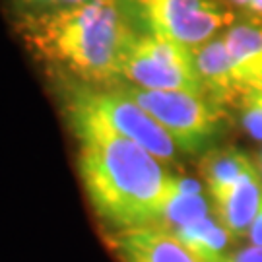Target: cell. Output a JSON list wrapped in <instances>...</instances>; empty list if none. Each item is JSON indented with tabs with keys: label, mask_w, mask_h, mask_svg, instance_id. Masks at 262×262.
<instances>
[{
	"label": "cell",
	"mask_w": 262,
	"mask_h": 262,
	"mask_svg": "<svg viewBox=\"0 0 262 262\" xmlns=\"http://www.w3.org/2000/svg\"><path fill=\"white\" fill-rule=\"evenodd\" d=\"M66 115L80 142V179L99 222L109 231L161 225L177 192V175L68 95Z\"/></svg>",
	"instance_id": "obj_1"
},
{
	"label": "cell",
	"mask_w": 262,
	"mask_h": 262,
	"mask_svg": "<svg viewBox=\"0 0 262 262\" xmlns=\"http://www.w3.org/2000/svg\"><path fill=\"white\" fill-rule=\"evenodd\" d=\"M173 231L192 253L206 262H224L229 254V241L233 239L215 217H202Z\"/></svg>",
	"instance_id": "obj_12"
},
{
	"label": "cell",
	"mask_w": 262,
	"mask_h": 262,
	"mask_svg": "<svg viewBox=\"0 0 262 262\" xmlns=\"http://www.w3.org/2000/svg\"><path fill=\"white\" fill-rule=\"evenodd\" d=\"M212 214L231 237L249 235L262 202V173L256 165L233 185L210 194Z\"/></svg>",
	"instance_id": "obj_8"
},
{
	"label": "cell",
	"mask_w": 262,
	"mask_h": 262,
	"mask_svg": "<svg viewBox=\"0 0 262 262\" xmlns=\"http://www.w3.org/2000/svg\"><path fill=\"white\" fill-rule=\"evenodd\" d=\"M231 2L237 4V6L249 8L256 16H262V0H231Z\"/></svg>",
	"instance_id": "obj_17"
},
{
	"label": "cell",
	"mask_w": 262,
	"mask_h": 262,
	"mask_svg": "<svg viewBox=\"0 0 262 262\" xmlns=\"http://www.w3.org/2000/svg\"><path fill=\"white\" fill-rule=\"evenodd\" d=\"M254 163L243 150L235 146L210 148L200 159V175L206 183L208 194L233 185Z\"/></svg>",
	"instance_id": "obj_11"
},
{
	"label": "cell",
	"mask_w": 262,
	"mask_h": 262,
	"mask_svg": "<svg viewBox=\"0 0 262 262\" xmlns=\"http://www.w3.org/2000/svg\"><path fill=\"white\" fill-rule=\"evenodd\" d=\"M121 90L154 117L185 154H196L208 148L224 130V109L204 95L146 90L130 84L122 85Z\"/></svg>",
	"instance_id": "obj_3"
},
{
	"label": "cell",
	"mask_w": 262,
	"mask_h": 262,
	"mask_svg": "<svg viewBox=\"0 0 262 262\" xmlns=\"http://www.w3.org/2000/svg\"><path fill=\"white\" fill-rule=\"evenodd\" d=\"M241 124L254 140L262 142V88H251L237 103Z\"/></svg>",
	"instance_id": "obj_13"
},
{
	"label": "cell",
	"mask_w": 262,
	"mask_h": 262,
	"mask_svg": "<svg viewBox=\"0 0 262 262\" xmlns=\"http://www.w3.org/2000/svg\"><path fill=\"white\" fill-rule=\"evenodd\" d=\"M249 241H251V245L262 247V202H260L258 212H256V217H254L253 225H251V229H249Z\"/></svg>",
	"instance_id": "obj_16"
},
{
	"label": "cell",
	"mask_w": 262,
	"mask_h": 262,
	"mask_svg": "<svg viewBox=\"0 0 262 262\" xmlns=\"http://www.w3.org/2000/svg\"><path fill=\"white\" fill-rule=\"evenodd\" d=\"M194 62H196L198 76L204 84L206 95L210 101H214L217 107H227V105L239 103V99L247 92L243 85L239 84L235 76L231 58L225 47L224 35L214 37L192 49Z\"/></svg>",
	"instance_id": "obj_9"
},
{
	"label": "cell",
	"mask_w": 262,
	"mask_h": 262,
	"mask_svg": "<svg viewBox=\"0 0 262 262\" xmlns=\"http://www.w3.org/2000/svg\"><path fill=\"white\" fill-rule=\"evenodd\" d=\"M224 262H262V247L249 245L237 253H229L224 258Z\"/></svg>",
	"instance_id": "obj_14"
},
{
	"label": "cell",
	"mask_w": 262,
	"mask_h": 262,
	"mask_svg": "<svg viewBox=\"0 0 262 262\" xmlns=\"http://www.w3.org/2000/svg\"><path fill=\"white\" fill-rule=\"evenodd\" d=\"M121 76L130 85L146 90L188 92L208 97L192 49L154 33L136 31L122 58Z\"/></svg>",
	"instance_id": "obj_5"
},
{
	"label": "cell",
	"mask_w": 262,
	"mask_h": 262,
	"mask_svg": "<svg viewBox=\"0 0 262 262\" xmlns=\"http://www.w3.org/2000/svg\"><path fill=\"white\" fill-rule=\"evenodd\" d=\"M260 173H262V161H260Z\"/></svg>",
	"instance_id": "obj_18"
},
{
	"label": "cell",
	"mask_w": 262,
	"mask_h": 262,
	"mask_svg": "<svg viewBox=\"0 0 262 262\" xmlns=\"http://www.w3.org/2000/svg\"><path fill=\"white\" fill-rule=\"evenodd\" d=\"M134 29L194 49L233 24V14L217 0H121Z\"/></svg>",
	"instance_id": "obj_4"
},
{
	"label": "cell",
	"mask_w": 262,
	"mask_h": 262,
	"mask_svg": "<svg viewBox=\"0 0 262 262\" xmlns=\"http://www.w3.org/2000/svg\"><path fill=\"white\" fill-rule=\"evenodd\" d=\"M105 243L119 262H206L163 225L107 231Z\"/></svg>",
	"instance_id": "obj_7"
},
{
	"label": "cell",
	"mask_w": 262,
	"mask_h": 262,
	"mask_svg": "<svg viewBox=\"0 0 262 262\" xmlns=\"http://www.w3.org/2000/svg\"><path fill=\"white\" fill-rule=\"evenodd\" d=\"M68 97L94 111L113 130L136 142L159 161L173 163L177 159L179 148L175 140L154 117H150L138 103H134L121 88L103 90L88 84L70 85Z\"/></svg>",
	"instance_id": "obj_6"
},
{
	"label": "cell",
	"mask_w": 262,
	"mask_h": 262,
	"mask_svg": "<svg viewBox=\"0 0 262 262\" xmlns=\"http://www.w3.org/2000/svg\"><path fill=\"white\" fill-rule=\"evenodd\" d=\"M224 41L239 84L245 90L262 88V16L235 18L225 29Z\"/></svg>",
	"instance_id": "obj_10"
},
{
	"label": "cell",
	"mask_w": 262,
	"mask_h": 262,
	"mask_svg": "<svg viewBox=\"0 0 262 262\" xmlns=\"http://www.w3.org/2000/svg\"><path fill=\"white\" fill-rule=\"evenodd\" d=\"M21 6H29V8H49V10H56V8H66V6H74V4H80V2H85V0H18Z\"/></svg>",
	"instance_id": "obj_15"
},
{
	"label": "cell",
	"mask_w": 262,
	"mask_h": 262,
	"mask_svg": "<svg viewBox=\"0 0 262 262\" xmlns=\"http://www.w3.org/2000/svg\"><path fill=\"white\" fill-rule=\"evenodd\" d=\"M21 35L39 58L97 88L122 80V58L136 29L121 0H85L24 18Z\"/></svg>",
	"instance_id": "obj_2"
}]
</instances>
